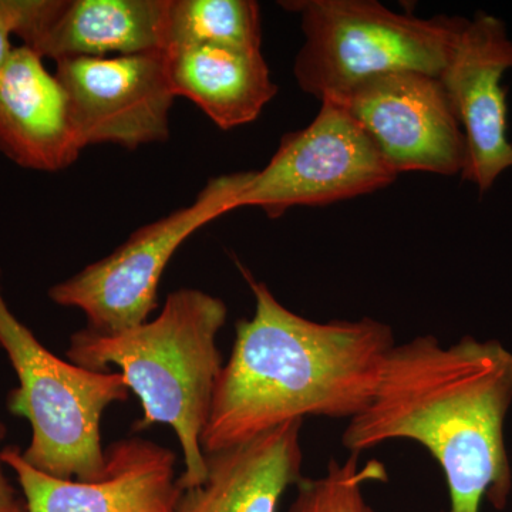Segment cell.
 Masks as SVG:
<instances>
[{"instance_id": "cell-6", "label": "cell", "mask_w": 512, "mask_h": 512, "mask_svg": "<svg viewBox=\"0 0 512 512\" xmlns=\"http://www.w3.org/2000/svg\"><path fill=\"white\" fill-rule=\"evenodd\" d=\"M244 178L245 173L211 178L188 207L138 228L113 254L50 288L49 298L82 311L94 332L143 325L157 309L158 286L175 252L198 229L237 210Z\"/></svg>"}, {"instance_id": "cell-11", "label": "cell", "mask_w": 512, "mask_h": 512, "mask_svg": "<svg viewBox=\"0 0 512 512\" xmlns=\"http://www.w3.org/2000/svg\"><path fill=\"white\" fill-rule=\"evenodd\" d=\"M0 456L18 478L28 512H175L183 493L174 451L138 437L110 444L103 474L93 481L49 476L18 447Z\"/></svg>"}, {"instance_id": "cell-2", "label": "cell", "mask_w": 512, "mask_h": 512, "mask_svg": "<svg viewBox=\"0 0 512 512\" xmlns=\"http://www.w3.org/2000/svg\"><path fill=\"white\" fill-rule=\"evenodd\" d=\"M254 293L251 319L235 326L201 437L204 454L238 446L293 420H350L367 406L394 343L372 318L313 322L289 311L239 265Z\"/></svg>"}, {"instance_id": "cell-14", "label": "cell", "mask_w": 512, "mask_h": 512, "mask_svg": "<svg viewBox=\"0 0 512 512\" xmlns=\"http://www.w3.org/2000/svg\"><path fill=\"white\" fill-rule=\"evenodd\" d=\"M302 420L288 421L238 446L205 454L207 478L181 493L175 512H278L302 480Z\"/></svg>"}, {"instance_id": "cell-7", "label": "cell", "mask_w": 512, "mask_h": 512, "mask_svg": "<svg viewBox=\"0 0 512 512\" xmlns=\"http://www.w3.org/2000/svg\"><path fill=\"white\" fill-rule=\"evenodd\" d=\"M397 178L372 138L332 100L308 127L285 134L262 170L245 173L235 208L278 218L293 207H318L389 187Z\"/></svg>"}, {"instance_id": "cell-8", "label": "cell", "mask_w": 512, "mask_h": 512, "mask_svg": "<svg viewBox=\"0 0 512 512\" xmlns=\"http://www.w3.org/2000/svg\"><path fill=\"white\" fill-rule=\"evenodd\" d=\"M55 74L69 97L84 148L116 144L136 150L170 136L177 96L164 50L62 60Z\"/></svg>"}, {"instance_id": "cell-17", "label": "cell", "mask_w": 512, "mask_h": 512, "mask_svg": "<svg viewBox=\"0 0 512 512\" xmlns=\"http://www.w3.org/2000/svg\"><path fill=\"white\" fill-rule=\"evenodd\" d=\"M359 457L349 454L343 461L330 458L322 476L303 477L296 484L288 512H375L367 504L363 485L367 481H386V468L377 460L360 468Z\"/></svg>"}, {"instance_id": "cell-12", "label": "cell", "mask_w": 512, "mask_h": 512, "mask_svg": "<svg viewBox=\"0 0 512 512\" xmlns=\"http://www.w3.org/2000/svg\"><path fill=\"white\" fill-rule=\"evenodd\" d=\"M170 0H13L15 35L37 55H140L165 50Z\"/></svg>"}, {"instance_id": "cell-19", "label": "cell", "mask_w": 512, "mask_h": 512, "mask_svg": "<svg viewBox=\"0 0 512 512\" xmlns=\"http://www.w3.org/2000/svg\"><path fill=\"white\" fill-rule=\"evenodd\" d=\"M16 20L12 0H0V72L9 62L15 47L10 43V36L15 35Z\"/></svg>"}, {"instance_id": "cell-13", "label": "cell", "mask_w": 512, "mask_h": 512, "mask_svg": "<svg viewBox=\"0 0 512 512\" xmlns=\"http://www.w3.org/2000/svg\"><path fill=\"white\" fill-rule=\"evenodd\" d=\"M83 148L56 74L29 47H15L0 72V153L20 167L55 173Z\"/></svg>"}, {"instance_id": "cell-9", "label": "cell", "mask_w": 512, "mask_h": 512, "mask_svg": "<svg viewBox=\"0 0 512 512\" xmlns=\"http://www.w3.org/2000/svg\"><path fill=\"white\" fill-rule=\"evenodd\" d=\"M342 104L400 173L463 174L466 137L439 77L394 72L373 77L332 100Z\"/></svg>"}, {"instance_id": "cell-4", "label": "cell", "mask_w": 512, "mask_h": 512, "mask_svg": "<svg viewBox=\"0 0 512 512\" xmlns=\"http://www.w3.org/2000/svg\"><path fill=\"white\" fill-rule=\"evenodd\" d=\"M301 16L305 42L293 66L303 92L340 100L359 84L394 72L439 77L467 19L417 18L375 0L282 3Z\"/></svg>"}, {"instance_id": "cell-10", "label": "cell", "mask_w": 512, "mask_h": 512, "mask_svg": "<svg viewBox=\"0 0 512 512\" xmlns=\"http://www.w3.org/2000/svg\"><path fill=\"white\" fill-rule=\"evenodd\" d=\"M511 69L512 40L503 20L477 13L464 23L439 76L466 137L461 177L480 192L490 190L512 168L503 86L504 74Z\"/></svg>"}, {"instance_id": "cell-16", "label": "cell", "mask_w": 512, "mask_h": 512, "mask_svg": "<svg viewBox=\"0 0 512 512\" xmlns=\"http://www.w3.org/2000/svg\"><path fill=\"white\" fill-rule=\"evenodd\" d=\"M188 46L261 50L258 3L254 0H170L165 50Z\"/></svg>"}, {"instance_id": "cell-3", "label": "cell", "mask_w": 512, "mask_h": 512, "mask_svg": "<svg viewBox=\"0 0 512 512\" xmlns=\"http://www.w3.org/2000/svg\"><path fill=\"white\" fill-rule=\"evenodd\" d=\"M227 318V305L217 296L177 289L168 293L157 318L117 333L79 330L66 352L70 362L84 369L119 367L143 409L134 430L168 424L175 431L185 466L177 481L181 491L207 478L201 437L224 366L217 342Z\"/></svg>"}, {"instance_id": "cell-1", "label": "cell", "mask_w": 512, "mask_h": 512, "mask_svg": "<svg viewBox=\"0 0 512 512\" xmlns=\"http://www.w3.org/2000/svg\"><path fill=\"white\" fill-rule=\"evenodd\" d=\"M512 406V352L498 340L464 336L440 345L433 335L394 345L365 409L346 424L350 454L410 440L437 461L450 504L443 512L507 508L512 468L505 421Z\"/></svg>"}, {"instance_id": "cell-15", "label": "cell", "mask_w": 512, "mask_h": 512, "mask_svg": "<svg viewBox=\"0 0 512 512\" xmlns=\"http://www.w3.org/2000/svg\"><path fill=\"white\" fill-rule=\"evenodd\" d=\"M165 56L175 96L192 101L222 130L252 123L278 93L262 50L188 46Z\"/></svg>"}, {"instance_id": "cell-5", "label": "cell", "mask_w": 512, "mask_h": 512, "mask_svg": "<svg viewBox=\"0 0 512 512\" xmlns=\"http://www.w3.org/2000/svg\"><path fill=\"white\" fill-rule=\"evenodd\" d=\"M0 348L19 380V386L10 390L8 410L28 420L32 429L23 458L37 470L64 480L101 477L106 467L101 420L110 404L128 400L124 376L84 369L53 355L10 311L2 288Z\"/></svg>"}, {"instance_id": "cell-18", "label": "cell", "mask_w": 512, "mask_h": 512, "mask_svg": "<svg viewBox=\"0 0 512 512\" xmlns=\"http://www.w3.org/2000/svg\"><path fill=\"white\" fill-rule=\"evenodd\" d=\"M6 426L0 421V444L5 440ZM2 454V450H0ZM0 512H28L25 498L20 497L18 491L9 483L3 471L2 456H0Z\"/></svg>"}]
</instances>
